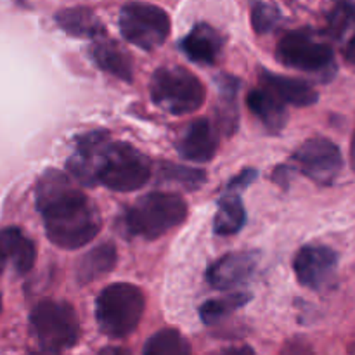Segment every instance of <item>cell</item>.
Listing matches in <instances>:
<instances>
[{
  "label": "cell",
  "instance_id": "cell-1",
  "mask_svg": "<svg viewBox=\"0 0 355 355\" xmlns=\"http://www.w3.org/2000/svg\"><path fill=\"white\" fill-rule=\"evenodd\" d=\"M35 200L49 241L59 248H83L96 239L103 227L96 205L61 170L49 168L42 173Z\"/></svg>",
  "mask_w": 355,
  "mask_h": 355
},
{
  "label": "cell",
  "instance_id": "cell-2",
  "mask_svg": "<svg viewBox=\"0 0 355 355\" xmlns=\"http://www.w3.org/2000/svg\"><path fill=\"white\" fill-rule=\"evenodd\" d=\"M151 159L127 142L107 139L97 153L92 172V186H103L116 193L139 191L149 182Z\"/></svg>",
  "mask_w": 355,
  "mask_h": 355
},
{
  "label": "cell",
  "instance_id": "cell-3",
  "mask_svg": "<svg viewBox=\"0 0 355 355\" xmlns=\"http://www.w3.org/2000/svg\"><path fill=\"white\" fill-rule=\"evenodd\" d=\"M186 217L187 203L180 194L149 193L128 208L123 222L132 236L153 241L182 224Z\"/></svg>",
  "mask_w": 355,
  "mask_h": 355
},
{
  "label": "cell",
  "instance_id": "cell-4",
  "mask_svg": "<svg viewBox=\"0 0 355 355\" xmlns=\"http://www.w3.org/2000/svg\"><path fill=\"white\" fill-rule=\"evenodd\" d=\"M146 311L142 290L130 283H113L96 300L97 326L110 338H127L141 324Z\"/></svg>",
  "mask_w": 355,
  "mask_h": 355
},
{
  "label": "cell",
  "instance_id": "cell-5",
  "mask_svg": "<svg viewBox=\"0 0 355 355\" xmlns=\"http://www.w3.org/2000/svg\"><path fill=\"white\" fill-rule=\"evenodd\" d=\"M31 335L45 355H59L78 342V315L68 302L42 300L30 312Z\"/></svg>",
  "mask_w": 355,
  "mask_h": 355
},
{
  "label": "cell",
  "instance_id": "cell-6",
  "mask_svg": "<svg viewBox=\"0 0 355 355\" xmlns=\"http://www.w3.org/2000/svg\"><path fill=\"white\" fill-rule=\"evenodd\" d=\"M151 99L159 110L170 114H189L205 103V87L194 73L184 66H162L149 83Z\"/></svg>",
  "mask_w": 355,
  "mask_h": 355
},
{
  "label": "cell",
  "instance_id": "cell-7",
  "mask_svg": "<svg viewBox=\"0 0 355 355\" xmlns=\"http://www.w3.org/2000/svg\"><path fill=\"white\" fill-rule=\"evenodd\" d=\"M121 37L142 51L162 47L170 35V17L165 9L153 3H125L118 16Z\"/></svg>",
  "mask_w": 355,
  "mask_h": 355
},
{
  "label": "cell",
  "instance_id": "cell-8",
  "mask_svg": "<svg viewBox=\"0 0 355 355\" xmlns=\"http://www.w3.org/2000/svg\"><path fill=\"white\" fill-rule=\"evenodd\" d=\"M276 59L286 68L305 73H335L331 45L318 40L311 30L288 31L277 44Z\"/></svg>",
  "mask_w": 355,
  "mask_h": 355
},
{
  "label": "cell",
  "instance_id": "cell-9",
  "mask_svg": "<svg viewBox=\"0 0 355 355\" xmlns=\"http://www.w3.org/2000/svg\"><path fill=\"white\" fill-rule=\"evenodd\" d=\"M297 168L321 186H329L340 175L343 158L340 148L326 137H311L291 156Z\"/></svg>",
  "mask_w": 355,
  "mask_h": 355
},
{
  "label": "cell",
  "instance_id": "cell-10",
  "mask_svg": "<svg viewBox=\"0 0 355 355\" xmlns=\"http://www.w3.org/2000/svg\"><path fill=\"white\" fill-rule=\"evenodd\" d=\"M293 269L302 286L314 291H324L331 286L336 277L338 255L329 246H304L295 257Z\"/></svg>",
  "mask_w": 355,
  "mask_h": 355
},
{
  "label": "cell",
  "instance_id": "cell-11",
  "mask_svg": "<svg viewBox=\"0 0 355 355\" xmlns=\"http://www.w3.org/2000/svg\"><path fill=\"white\" fill-rule=\"evenodd\" d=\"M259 263L257 252H232L208 267L207 281L215 290L229 291L243 286L253 277Z\"/></svg>",
  "mask_w": 355,
  "mask_h": 355
},
{
  "label": "cell",
  "instance_id": "cell-12",
  "mask_svg": "<svg viewBox=\"0 0 355 355\" xmlns=\"http://www.w3.org/2000/svg\"><path fill=\"white\" fill-rule=\"evenodd\" d=\"M217 149L218 130L208 118H196L191 121L177 142L179 155L194 163H207L214 159Z\"/></svg>",
  "mask_w": 355,
  "mask_h": 355
},
{
  "label": "cell",
  "instance_id": "cell-13",
  "mask_svg": "<svg viewBox=\"0 0 355 355\" xmlns=\"http://www.w3.org/2000/svg\"><path fill=\"white\" fill-rule=\"evenodd\" d=\"M263 89L277 97L283 104H291L297 107H307L318 103L319 94L309 82L300 78H291V76L276 75L267 69L260 73Z\"/></svg>",
  "mask_w": 355,
  "mask_h": 355
},
{
  "label": "cell",
  "instance_id": "cell-14",
  "mask_svg": "<svg viewBox=\"0 0 355 355\" xmlns=\"http://www.w3.org/2000/svg\"><path fill=\"white\" fill-rule=\"evenodd\" d=\"M224 40L214 26L207 23H198L180 42L184 54L196 64L211 66L220 55Z\"/></svg>",
  "mask_w": 355,
  "mask_h": 355
},
{
  "label": "cell",
  "instance_id": "cell-15",
  "mask_svg": "<svg viewBox=\"0 0 355 355\" xmlns=\"http://www.w3.org/2000/svg\"><path fill=\"white\" fill-rule=\"evenodd\" d=\"M37 248L30 238L17 227H6L0 231V272L10 262L16 272L26 274L33 269Z\"/></svg>",
  "mask_w": 355,
  "mask_h": 355
},
{
  "label": "cell",
  "instance_id": "cell-16",
  "mask_svg": "<svg viewBox=\"0 0 355 355\" xmlns=\"http://www.w3.org/2000/svg\"><path fill=\"white\" fill-rule=\"evenodd\" d=\"M55 23L64 33L76 38L99 40L106 37V28L96 12L89 7H66L58 10Z\"/></svg>",
  "mask_w": 355,
  "mask_h": 355
},
{
  "label": "cell",
  "instance_id": "cell-17",
  "mask_svg": "<svg viewBox=\"0 0 355 355\" xmlns=\"http://www.w3.org/2000/svg\"><path fill=\"white\" fill-rule=\"evenodd\" d=\"M90 58L103 71L111 76L130 83L134 80V62L128 52H125L116 42L99 40L90 47Z\"/></svg>",
  "mask_w": 355,
  "mask_h": 355
},
{
  "label": "cell",
  "instance_id": "cell-18",
  "mask_svg": "<svg viewBox=\"0 0 355 355\" xmlns=\"http://www.w3.org/2000/svg\"><path fill=\"white\" fill-rule=\"evenodd\" d=\"M246 104H248L250 111L259 118L260 123H262L270 134H277V132L283 130L284 125H286V107H284V104L281 103L274 94H270L269 90H250L248 97H246Z\"/></svg>",
  "mask_w": 355,
  "mask_h": 355
},
{
  "label": "cell",
  "instance_id": "cell-19",
  "mask_svg": "<svg viewBox=\"0 0 355 355\" xmlns=\"http://www.w3.org/2000/svg\"><path fill=\"white\" fill-rule=\"evenodd\" d=\"M116 246L113 243H104L87 252L75 267V277L78 284H89L110 274L116 266Z\"/></svg>",
  "mask_w": 355,
  "mask_h": 355
},
{
  "label": "cell",
  "instance_id": "cell-20",
  "mask_svg": "<svg viewBox=\"0 0 355 355\" xmlns=\"http://www.w3.org/2000/svg\"><path fill=\"white\" fill-rule=\"evenodd\" d=\"M246 224V211L239 193L225 189L218 200L217 214L214 218V232L217 236L238 234Z\"/></svg>",
  "mask_w": 355,
  "mask_h": 355
},
{
  "label": "cell",
  "instance_id": "cell-21",
  "mask_svg": "<svg viewBox=\"0 0 355 355\" xmlns=\"http://www.w3.org/2000/svg\"><path fill=\"white\" fill-rule=\"evenodd\" d=\"M220 89V104H218V123L225 135H232L238 128V90L239 80L231 75H220L217 78Z\"/></svg>",
  "mask_w": 355,
  "mask_h": 355
},
{
  "label": "cell",
  "instance_id": "cell-22",
  "mask_svg": "<svg viewBox=\"0 0 355 355\" xmlns=\"http://www.w3.org/2000/svg\"><path fill=\"white\" fill-rule=\"evenodd\" d=\"M250 298L252 297H250L248 293L238 291V293H229L225 295V297L205 302L200 309L201 321L208 326L217 324L218 321H224L225 318H229V315L234 314L236 311L245 307L250 302Z\"/></svg>",
  "mask_w": 355,
  "mask_h": 355
},
{
  "label": "cell",
  "instance_id": "cell-23",
  "mask_svg": "<svg viewBox=\"0 0 355 355\" xmlns=\"http://www.w3.org/2000/svg\"><path fill=\"white\" fill-rule=\"evenodd\" d=\"M191 345L186 336L172 328L156 331L146 342L142 355H191Z\"/></svg>",
  "mask_w": 355,
  "mask_h": 355
},
{
  "label": "cell",
  "instance_id": "cell-24",
  "mask_svg": "<svg viewBox=\"0 0 355 355\" xmlns=\"http://www.w3.org/2000/svg\"><path fill=\"white\" fill-rule=\"evenodd\" d=\"M158 179L159 182L175 184L186 191H198L207 182V173L200 168L165 162L158 166Z\"/></svg>",
  "mask_w": 355,
  "mask_h": 355
},
{
  "label": "cell",
  "instance_id": "cell-25",
  "mask_svg": "<svg viewBox=\"0 0 355 355\" xmlns=\"http://www.w3.org/2000/svg\"><path fill=\"white\" fill-rule=\"evenodd\" d=\"M355 28V3L342 2L336 3L328 14V33L331 38L345 37L350 30Z\"/></svg>",
  "mask_w": 355,
  "mask_h": 355
},
{
  "label": "cell",
  "instance_id": "cell-26",
  "mask_svg": "<svg viewBox=\"0 0 355 355\" xmlns=\"http://www.w3.org/2000/svg\"><path fill=\"white\" fill-rule=\"evenodd\" d=\"M281 19H283V14H281L279 7L274 6V3L267 2H259L253 6L252 9V26L255 30V33L259 35H267L272 30H276L279 26Z\"/></svg>",
  "mask_w": 355,
  "mask_h": 355
},
{
  "label": "cell",
  "instance_id": "cell-27",
  "mask_svg": "<svg viewBox=\"0 0 355 355\" xmlns=\"http://www.w3.org/2000/svg\"><path fill=\"white\" fill-rule=\"evenodd\" d=\"M257 177H259V172H257L255 168H245L241 170L234 179H231V182L227 184L225 189H231V191H236V193H239V191L246 189V187H248Z\"/></svg>",
  "mask_w": 355,
  "mask_h": 355
},
{
  "label": "cell",
  "instance_id": "cell-28",
  "mask_svg": "<svg viewBox=\"0 0 355 355\" xmlns=\"http://www.w3.org/2000/svg\"><path fill=\"white\" fill-rule=\"evenodd\" d=\"M283 355H314L304 342H290L284 347Z\"/></svg>",
  "mask_w": 355,
  "mask_h": 355
},
{
  "label": "cell",
  "instance_id": "cell-29",
  "mask_svg": "<svg viewBox=\"0 0 355 355\" xmlns=\"http://www.w3.org/2000/svg\"><path fill=\"white\" fill-rule=\"evenodd\" d=\"M343 59H345L347 66H350L355 71V35L347 42L345 49H343Z\"/></svg>",
  "mask_w": 355,
  "mask_h": 355
},
{
  "label": "cell",
  "instance_id": "cell-30",
  "mask_svg": "<svg viewBox=\"0 0 355 355\" xmlns=\"http://www.w3.org/2000/svg\"><path fill=\"white\" fill-rule=\"evenodd\" d=\"M218 355H257V354L253 352L250 347H232V349L224 350V352Z\"/></svg>",
  "mask_w": 355,
  "mask_h": 355
},
{
  "label": "cell",
  "instance_id": "cell-31",
  "mask_svg": "<svg viewBox=\"0 0 355 355\" xmlns=\"http://www.w3.org/2000/svg\"><path fill=\"white\" fill-rule=\"evenodd\" d=\"M97 355H130V352L121 347H104Z\"/></svg>",
  "mask_w": 355,
  "mask_h": 355
},
{
  "label": "cell",
  "instance_id": "cell-32",
  "mask_svg": "<svg viewBox=\"0 0 355 355\" xmlns=\"http://www.w3.org/2000/svg\"><path fill=\"white\" fill-rule=\"evenodd\" d=\"M350 163H352V168L355 170V134L352 139V144H350Z\"/></svg>",
  "mask_w": 355,
  "mask_h": 355
},
{
  "label": "cell",
  "instance_id": "cell-33",
  "mask_svg": "<svg viewBox=\"0 0 355 355\" xmlns=\"http://www.w3.org/2000/svg\"><path fill=\"white\" fill-rule=\"evenodd\" d=\"M0 311H2V297H0Z\"/></svg>",
  "mask_w": 355,
  "mask_h": 355
}]
</instances>
